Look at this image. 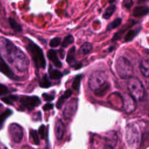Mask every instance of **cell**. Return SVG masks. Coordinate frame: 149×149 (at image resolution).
<instances>
[{
    "label": "cell",
    "instance_id": "3957f363",
    "mask_svg": "<svg viewBox=\"0 0 149 149\" xmlns=\"http://www.w3.org/2000/svg\"><path fill=\"white\" fill-rule=\"evenodd\" d=\"M127 88L130 96L134 100H141L144 95V87L141 81L137 77L129 78Z\"/></svg>",
    "mask_w": 149,
    "mask_h": 149
},
{
    "label": "cell",
    "instance_id": "e0dca14e",
    "mask_svg": "<svg viewBox=\"0 0 149 149\" xmlns=\"http://www.w3.org/2000/svg\"><path fill=\"white\" fill-rule=\"evenodd\" d=\"M141 29H133V30H130L128 31V32L126 33V34L124 38V41L125 42H129L133 40L134 38H135L137 34L139 33Z\"/></svg>",
    "mask_w": 149,
    "mask_h": 149
},
{
    "label": "cell",
    "instance_id": "52a82bcc",
    "mask_svg": "<svg viewBox=\"0 0 149 149\" xmlns=\"http://www.w3.org/2000/svg\"><path fill=\"white\" fill-rule=\"evenodd\" d=\"M9 133L12 141L16 143H20L23 136V129L22 127L16 123L10 124L9 126Z\"/></svg>",
    "mask_w": 149,
    "mask_h": 149
},
{
    "label": "cell",
    "instance_id": "f546056e",
    "mask_svg": "<svg viewBox=\"0 0 149 149\" xmlns=\"http://www.w3.org/2000/svg\"><path fill=\"white\" fill-rule=\"evenodd\" d=\"M61 38L60 37H55L50 40L49 45L51 48H55L61 44Z\"/></svg>",
    "mask_w": 149,
    "mask_h": 149
},
{
    "label": "cell",
    "instance_id": "83f0119b",
    "mask_svg": "<svg viewBox=\"0 0 149 149\" xmlns=\"http://www.w3.org/2000/svg\"><path fill=\"white\" fill-rule=\"evenodd\" d=\"M73 42H74V37H73V36L71 34H69L64 38L63 41L62 42L61 46L63 48H66L70 44H72Z\"/></svg>",
    "mask_w": 149,
    "mask_h": 149
},
{
    "label": "cell",
    "instance_id": "cb8c5ba5",
    "mask_svg": "<svg viewBox=\"0 0 149 149\" xmlns=\"http://www.w3.org/2000/svg\"><path fill=\"white\" fill-rule=\"evenodd\" d=\"M9 23L11 28L16 32H20L22 30V27L19 23H18L13 18H9Z\"/></svg>",
    "mask_w": 149,
    "mask_h": 149
},
{
    "label": "cell",
    "instance_id": "277c9868",
    "mask_svg": "<svg viewBox=\"0 0 149 149\" xmlns=\"http://www.w3.org/2000/svg\"><path fill=\"white\" fill-rule=\"evenodd\" d=\"M108 78V75L105 71L96 70L91 74L88 84V87L92 91H95L106 82Z\"/></svg>",
    "mask_w": 149,
    "mask_h": 149
},
{
    "label": "cell",
    "instance_id": "44dd1931",
    "mask_svg": "<svg viewBox=\"0 0 149 149\" xmlns=\"http://www.w3.org/2000/svg\"><path fill=\"white\" fill-rule=\"evenodd\" d=\"M29 136L30 139L31 143L34 144V145H39L40 143V139L38 137V134L37 130L31 129L29 132Z\"/></svg>",
    "mask_w": 149,
    "mask_h": 149
},
{
    "label": "cell",
    "instance_id": "ab89813d",
    "mask_svg": "<svg viewBox=\"0 0 149 149\" xmlns=\"http://www.w3.org/2000/svg\"><path fill=\"white\" fill-rule=\"evenodd\" d=\"M104 149H115L114 147L108 144H105L104 147Z\"/></svg>",
    "mask_w": 149,
    "mask_h": 149
},
{
    "label": "cell",
    "instance_id": "9a60e30c",
    "mask_svg": "<svg viewBox=\"0 0 149 149\" xmlns=\"http://www.w3.org/2000/svg\"><path fill=\"white\" fill-rule=\"evenodd\" d=\"M149 13V7L147 6H136L133 10V16L134 17H141Z\"/></svg>",
    "mask_w": 149,
    "mask_h": 149
},
{
    "label": "cell",
    "instance_id": "60d3db41",
    "mask_svg": "<svg viewBox=\"0 0 149 149\" xmlns=\"http://www.w3.org/2000/svg\"><path fill=\"white\" fill-rule=\"evenodd\" d=\"M59 55H60V56H61V58L63 59V58H64V55H65V54H64V51H63L62 49H59Z\"/></svg>",
    "mask_w": 149,
    "mask_h": 149
},
{
    "label": "cell",
    "instance_id": "74e56055",
    "mask_svg": "<svg viewBox=\"0 0 149 149\" xmlns=\"http://www.w3.org/2000/svg\"><path fill=\"white\" fill-rule=\"evenodd\" d=\"M72 91L70 89H68V90H66L65 92H64V94H63V96L65 97V98L66 99V98H68L69 97H70V95H72Z\"/></svg>",
    "mask_w": 149,
    "mask_h": 149
},
{
    "label": "cell",
    "instance_id": "e575fe53",
    "mask_svg": "<svg viewBox=\"0 0 149 149\" xmlns=\"http://www.w3.org/2000/svg\"><path fill=\"white\" fill-rule=\"evenodd\" d=\"M133 0H124L123 2V6L128 9L130 8L133 5Z\"/></svg>",
    "mask_w": 149,
    "mask_h": 149
},
{
    "label": "cell",
    "instance_id": "d6a6232c",
    "mask_svg": "<svg viewBox=\"0 0 149 149\" xmlns=\"http://www.w3.org/2000/svg\"><path fill=\"white\" fill-rule=\"evenodd\" d=\"M45 126L44 125H41L40 127L38 128V134L40 136L41 138L42 139H44V136H45Z\"/></svg>",
    "mask_w": 149,
    "mask_h": 149
},
{
    "label": "cell",
    "instance_id": "5b68a950",
    "mask_svg": "<svg viewBox=\"0 0 149 149\" xmlns=\"http://www.w3.org/2000/svg\"><path fill=\"white\" fill-rule=\"evenodd\" d=\"M127 129L126 132V140L129 147L133 148L137 147L139 144L140 134L137 127L134 125H127Z\"/></svg>",
    "mask_w": 149,
    "mask_h": 149
},
{
    "label": "cell",
    "instance_id": "5bb4252c",
    "mask_svg": "<svg viewBox=\"0 0 149 149\" xmlns=\"http://www.w3.org/2000/svg\"><path fill=\"white\" fill-rule=\"evenodd\" d=\"M48 58L54 63V65L57 68H61L62 66V62L59 59L56 51L54 49H49L47 52Z\"/></svg>",
    "mask_w": 149,
    "mask_h": 149
},
{
    "label": "cell",
    "instance_id": "ac0fdd59",
    "mask_svg": "<svg viewBox=\"0 0 149 149\" xmlns=\"http://www.w3.org/2000/svg\"><path fill=\"white\" fill-rule=\"evenodd\" d=\"M134 23H135L134 22V20H131L130 22H129L128 24L125 25L124 27H122V28L121 29V30H120L119 31L117 32V33L113 36V38H112V41L117 40H118L119 38H120V36H121L122 34V33H124L127 29H129V27H130L131 26H132Z\"/></svg>",
    "mask_w": 149,
    "mask_h": 149
},
{
    "label": "cell",
    "instance_id": "8d00e7d4",
    "mask_svg": "<svg viewBox=\"0 0 149 149\" xmlns=\"http://www.w3.org/2000/svg\"><path fill=\"white\" fill-rule=\"evenodd\" d=\"M2 101L4 102L5 104L9 105H13V102L10 101V100L8 98V97H5L2 98Z\"/></svg>",
    "mask_w": 149,
    "mask_h": 149
},
{
    "label": "cell",
    "instance_id": "8992f818",
    "mask_svg": "<svg viewBox=\"0 0 149 149\" xmlns=\"http://www.w3.org/2000/svg\"><path fill=\"white\" fill-rule=\"evenodd\" d=\"M20 105L22 111L27 109L28 111L33 110L36 107L40 105L41 103L40 98L37 96H22L20 99Z\"/></svg>",
    "mask_w": 149,
    "mask_h": 149
},
{
    "label": "cell",
    "instance_id": "ba28073f",
    "mask_svg": "<svg viewBox=\"0 0 149 149\" xmlns=\"http://www.w3.org/2000/svg\"><path fill=\"white\" fill-rule=\"evenodd\" d=\"M77 98H74L67 103L63 112V115L65 119H70L75 114L77 109Z\"/></svg>",
    "mask_w": 149,
    "mask_h": 149
},
{
    "label": "cell",
    "instance_id": "7c38bea8",
    "mask_svg": "<svg viewBox=\"0 0 149 149\" xmlns=\"http://www.w3.org/2000/svg\"><path fill=\"white\" fill-rule=\"evenodd\" d=\"M65 130V125L61 119H57L55 124V133L58 140H61L64 135Z\"/></svg>",
    "mask_w": 149,
    "mask_h": 149
},
{
    "label": "cell",
    "instance_id": "30bf717a",
    "mask_svg": "<svg viewBox=\"0 0 149 149\" xmlns=\"http://www.w3.org/2000/svg\"><path fill=\"white\" fill-rule=\"evenodd\" d=\"M123 108L126 113H131L136 109L135 100L130 95H126L124 97Z\"/></svg>",
    "mask_w": 149,
    "mask_h": 149
},
{
    "label": "cell",
    "instance_id": "d4e9b609",
    "mask_svg": "<svg viewBox=\"0 0 149 149\" xmlns=\"http://www.w3.org/2000/svg\"><path fill=\"white\" fill-rule=\"evenodd\" d=\"M122 20L121 18L118 17V18L115 19L114 20H113L112 22L109 23L108 24L107 30L109 31V30H111L112 29L117 28L118 27H119L120 25V24L122 23Z\"/></svg>",
    "mask_w": 149,
    "mask_h": 149
},
{
    "label": "cell",
    "instance_id": "f1b7e54d",
    "mask_svg": "<svg viewBox=\"0 0 149 149\" xmlns=\"http://www.w3.org/2000/svg\"><path fill=\"white\" fill-rule=\"evenodd\" d=\"M81 79V74L76 76L72 83V88L74 90H79L80 86V81Z\"/></svg>",
    "mask_w": 149,
    "mask_h": 149
},
{
    "label": "cell",
    "instance_id": "9c48e42d",
    "mask_svg": "<svg viewBox=\"0 0 149 149\" xmlns=\"http://www.w3.org/2000/svg\"><path fill=\"white\" fill-rule=\"evenodd\" d=\"M75 52L76 47L74 46L69 49L66 57V62L70 66L77 69L80 68L81 66V64L80 62H78L75 59Z\"/></svg>",
    "mask_w": 149,
    "mask_h": 149
},
{
    "label": "cell",
    "instance_id": "b9f144b4",
    "mask_svg": "<svg viewBox=\"0 0 149 149\" xmlns=\"http://www.w3.org/2000/svg\"><path fill=\"white\" fill-rule=\"evenodd\" d=\"M116 0H109V3H113V2H115Z\"/></svg>",
    "mask_w": 149,
    "mask_h": 149
},
{
    "label": "cell",
    "instance_id": "7a4b0ae2",
    "mask_svg": "<svg viewBox=\"0 0 149 149\" xmlns=\"http://www.w3.org/2000/svg\"><path fill=\"white\" fill-rule=\"evenodd\" d=\"M118 74L122 79H128L132 77L133 73V67L131 62L125 57L119 56L115 63Z\"/></svg>",
    "mask_w": 149,
    "mask_h": 149
},
{
    "label": "cell",
    "instance_id": "4316f807",
    "mask_svg": "<svg viewBox=\"0 0 149 149\" xmlns=\"http://www.w3.org/2000/svg\"><path fill=\"white\" fill-rule=\"evenodd\" d=\"M40 86L42 88H48L51 86V82L48 79V77L47 75V74H44V76L42 77V78L41 79L40 81Z\"/></svg>",
    "mask_w": 149,
    "mask_h": 149
},
{
    "label": "cell",
    "instance_id": "d590c367",
    "mask_svg": "<svg viewBox=\"0 0 149 149\" xmlns=\"http://www.w3.org/2000/svg\"><path fill=\"white\" fill-rule=\"evenodd\" d=\"M53 108H54V104H52V103H47L43 106L42 109H43L44 111H46L52 109H53Z\"/></svg>",
    "mask_w": 149,
    "mask_h": 149
},
{
    "label": "cell",
    "instance_id": "2e32d148",
    "mask_svg": "<svg viewBox=\"0 0 149 149\" xmlns=\"http://www.w3.org/2000/svg\"><path fill=\"white\" fill-rule=\"evenodd\" d=\"M93 49V45L88 42H84L79 48L78 54L80 56H83L88 54Z\"/></svg>",
    "mask_w": 149,
    "mask_h": 149
},
{
    "label": "cell",
    "instance_id": "4dcf8cb0",
    "mask_svg": "<svg viewBox=\"0 0 149 149\" xmlns=\"http://www.w3.org/2000/svg\"><path fill=\"white\" fill-rule=\"evenodd\" d=\"M65 97L63 96V95H62L58 100L56 103V107L58 108V109H61L63 104V103L65 102Z\"/></svg>",
    "mask_w": 149,
    "mask_h": 149
},
{
    "label": "cell",
    "instance_id": "4fadbf2b",
    "mask_svg": "<svg viewBox=\"0 0 149 149\" xmlns=\"http://www.w3.org/2000/svg\"><path fill=\"white\" fill-rule=\"evenodd\" d=\"M140 70L142 74L146 77H149V58L143 57L140 63Z\"/></svg>",
    "mask_w": 149,
    "mask_h": 149
},
{
    "label": "cell",
    "instance_id": "ffe728a7",
    "mask_svg": "<svg viewBox=\"0 0 149 149\" xmlns=\"http://www.w3.org/2000/svg\"><path fill=\"white\" fill-rule=\"evenodd\" d=\"M110 88V85L108 83L106 82L103 86L99 88L95 91V94L98 97H102L107 94Z\"/></svg>",
    "mask_w": 149,
    "mask_h": 149
},
{
    "label": "cell",
    "instance_id": "836d02e7",
    "mask_svg": "<svg viewBox=\"0 0 149 149\" xmlns=\"http://www.w3.org/2000/svg\"><path fill=\"white\" fill-rule=\"evenodd\" d=\"M42 96L44 98V100L45 101H47V102H50L52 100H54L55 97L54 95H50V94H48L47 93H43L42 94Z\"/></svg>",
    "mask_w": 149,
    "mask_h": 149
},
{
    "label": "cell",
    "instance_id": "7402d4cb",
    "mask_svg": "<svg viewBox=\"0 0 149 149\" xmlns=\"http://www.w3.org/2000/svg\"><path fill=\"white\" fill-rule=\"evenodd\" d=\"M62 73L57 69H54L52 68V66H49V76L51 79L52 80H58L61 79L62 77Z\"/></svg>",
    "mask_w": 149,
    "mask_h": 149
},
{
    "label": "cell",
    "instance_id": "1f68e13d",
    "mask_svg": "<svg viewBox=\"0 0 149 149\" xmlns=\"http://www.w3.org/2000/svg\"><path fill=\"white\" fill-rule=\"evenodd\" d=\"M8 92L9 90L8 87L3 84H0V96L4 95L6 94Z\"/></svg>",
    "mask_w": 149,
    "mask_h": 149
},
{
    "label": "cell",
    "instance_id": "7bdbcfd3",
    "mask_svg": "<svg viewBox=\"0 0 149 149\" xmlns=\"http://www.w3.org/2000/svg\"><path fill=\"white\" fill-rule=\"evenodd\" d=\"M2 104H0V107H2Z\"/></svg>",
    "mask_w": 149,
    "mask_h": 149
},
{
    "label": "cell",
    "instance_id": "484cf974",
    "mask_svg": "<svg viewBox=\"0 0 149 149\" xmlns=\"http://www.w3.org/2000/svg\"><path fill=\"white\" fill-rule=\"evenodd\" d=\"M12 113L13 111L11 109H7L3 112L0 114V127H2L3 126L4 121Z\"/></svg>",
    "mask_w": 149,
    "mask_h": 149
},
{
    "label": "cell",
    "instance_id": "d6986e66",
    "mask_svg": "<svg viewBox=\"0 0 149 149\" xmlns=\"http://www.w3.org/2000/svg\"><path fill=\"white\" fill-rule=\"evenodd\" d=\"M116 9V6L115 5H111L108 6L102 14V17L105 19H108L114 13Z\"/></svg>",
    "mask_w": 149,
    "mask_h": 149
},
{
    "label": "cell",
    "instance_id": "6da1fadb",
    "mask_svg": "<svg viewBox=\"0 0 149 149\" xmlns=\"http://www.w3.org/2000/svg\"><path fill=\"white\" fill-rule=\"evenodd\" d=\"M27 51L29 52L36 67L37 69H45L46 61L42 49L36 43L30 41L27 45Z\"/></svg>",
    "mask_w": 149,
    "mask_h": 149
},
{
    "label": "cell",
    "instance_id": "8fae6325",
    "mask_svg": "<svg viewBox=\"0 0 149 149\" xmlns=\"http://www.w3.org/2000/svg\"><path fill=\"white\" fill-rule=\"evenodd\" d=\"M0 72H1L5 76L12 80H15L16 76L15 75L10 67L5 62L3 59L0 56Z\"/></svg>",
    "mask_w": 149,
    "mask_h": 149
},
{
    "label": "cell",
    "instance_id": "f35d334b",
    "mask_svg": "<svg viewBox=\"0 0 149 149\" xmlns=\"http://www.w3.org/2000/svg\"><path fill=\"white\" fill-rule=\"evenodd\" d=\"M8 98L10 100V101H12V102H13L14 101H16L19 98H18V96L17 95H9L8 97Z\"/></svg>",
    "mask_w": 149,
    "mask_h": 149
},
{
    "label": "cell",
    "instance_id": "603a6c76",
    "mask_svg": "<svg viewBox=\"0 0 149 149\" xmlns=\"http://www.w3.org/2000/svg\"><path fill=\"white\" fill-rule=\"evenodd\" d=\"M107 141H108V144L114 147L116 146V144L117 143V136L115 132L111 131L109 132V134L107 135Z\"/></svg>",
    "mask_w": 149,
    "mask_h": 149
}]
</instances>
